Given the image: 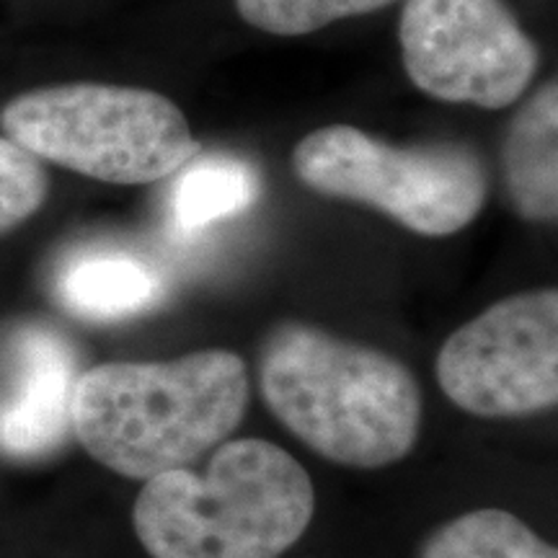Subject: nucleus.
I'll return each instance as SVG.
<instances>
[{"instance_id":"7","label":"nucleus","mask_w":558,"mask_h":558,"mask_svg":"<svg viewBox=\"0 0 558 558\" xmlns=\"http://www.w3.org/2000/svg\"><path fill=\"white\" fill-rule=\"evenodd\" d=\"M437 383L458 409L514 418L558 401V292H520L469 320L439 349Z\"/></svg>"},{"instance_id":"2","label":"nucleus","mask_w":558,"mask_h":558,"mask_svg":"<svg viewBox=\"0 0 558 558\" xmlns=\"http://www.w3.org/2000/svg\"><path fill=\"white\" fill-rule=\"evenodd\" d=\"M259 386L277 422L349 469L399 463L422 429V390L407 365L305 324L269 333Z\"/></svg>"},{"instance_id":"8","label":"nucleus","mask_w":558,"mask_h":558,"mask_svg":"<svg viewBox=\"0 0 558 558\" xmlns=\"http://www.w3.org/2000/svg\"><path fill=\"white\" fill-rule=\"evenodd\" d=\"M11 388L0 401V450L11 458H41L73 432L78 360L60 333L26 326L11 341Z\"/></svg>"},{"instance_id":"3","label":"nucleus","mask_w":558,"mask_h":558,"mask_svg":"<svg viewBox=\"0 0 558 558\" xmlns=\"http://www.w3.org/2000/svg\"><path fill=\"white\" fill-rule=\"evenodd\" d=\"M316 512V488L288 450L226 439L202 473L145 481L132 525L150 558H279Z\"/></svg>"},{"instance_id":"10","label":"nucleus","mask_w":558,"mask_h":558,"mask_svg":"<svg viewBox=\"0 0 558 558\" xmlns=\"http://www.w3.org/2000/svg\"><path fill=\"white\" fill-rule=\"evenodd\" d=\"M163 277L130 254H86L60 275L58 295L70 313L90 320H117L150 311L163 298Z\"/></svg>"},{"instance_id":"14","label":"nucleus","mask_w":558,"mask_h":558,"mask_svg":"<svg viewBox=\"0 0 558 558\" xmlns=\"http://www.w3.org/2000/svg\"><path fill=\"white\" fill-rule=\"evenodd\" d=\"M50 194V179L37 156L0 137V235L24 226Z\"/></svg>"},{"instance_id":"9","label":"nucleus","mask_w":558,"mask_h":558,"mask_svg":"<svg viewBox=\"0 0 558 558\" xmlns=\"http://www.w3.org/2000/svg\"><path fill=\"white\" fill-rule=\"evenodd\" d=\"M505 179L512 207L525 220L548 222L558 213V86L535 90L518 111L505 143Z\"/></svg>"},{"instance_id":"6","label":"nucleus","mask_w":558,"mask_h":558,"mask_svg":"<svg viewBox=\"0 0 558 558\" xmlns=\"http://www.w3.org/2000/svg\"><path fill=\"white\" fill-rule=\"evenodd\" d=\"M399 41L411 83L448 104L505 109L538 70L533 39L501 0H407Z\"/></svg>"},{"instance_id":"1","label":"nucleus","mask_w":558,"mask_h":558,"mask_svg":"<svg viewBox=\"0 0 558 558\" xmlns=\"http://www.w3.org/2000/svg\"><path fill=\"white\" fill-rule=\"evenodd\" d=\"M248 373L239 354L205 349L171 362H107L83 373L73 435L104 469L148 481L190 469L239 429Z\"/></svg>"},{"instance_id":"13","label":"nucleus","mask_w":558,"mask_h":558,"mask_svg":"<svg viewBox=\"0 0 558 558\" xmlns=\"http://www.w3.org/2000/svg\"><path fill=\"white\" fill-rule=\"evenodd\" d=\"M396 0H235L241 19L277 37H303L333 21L373 13Z\"/></svg>"},{"instance_id":"5","label":"nucleus","mask_w":558,"mask_h":558,"mask_svg":"<svg viewBox=\"0 0 558 558\" xmlns=\"http://www.w3.org/2000/svg\"><path fill=\"white\" fill-rule=\"evenodd\" d=\"M292 171L313 192L362 202L435 239L469 228L488 192L486 171L471 148H390L352 124H329L300 140Z\"/></svg>"},{"instance_id":"4","label":"nucleus","mask_w":558,"mask_h":558,"mask_svg":"<svg viewBox=\"0 0 558 558\" xmlns=\"http://www.w3.org/2000/svg\"><path fill=\"white\" fill-rule=\"evenodd\" d=\"M5 137L47 163L107 184H156L199 156L181 109L156 90L65 83L0 111Z\"/></svg>"},{"instance_id":"12","label":"nucleus","mask_w":558,"mask_h":558,"mask_svg":"<svg viewBox=\"0 0 558 558\" xmlns=\"http://www.w3.org/2000/svg\"><path fill=\"white\" fill-rule=\"evenodd\" d=\"M418 558H558V550L518 514L476 509L435 530Z\"/></svg>"},{"instance_id":"11","label":"nucleus","mask_w":558,"mask_h":558,"mask_svg":"<svg viewBox=\"0 0 558 558\" xmlns=\"http://www.w3.org/2000/svg\"><path fill=\"white\" fill-rule=\"evenodd\" d=\"M177 173L169 194V218L181 235H197L215 222L233 218L259 197V177L241 158H192Z\"/></svg>"}]
</instances>
